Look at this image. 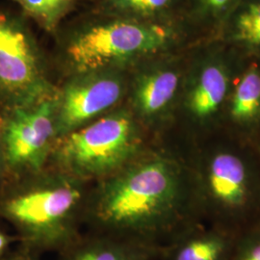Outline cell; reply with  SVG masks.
Returning <instances> with one entry per match:
<instances>
[{"label": "cell", "mask_w": 260, "mask_h": 260, "mask_svg": "<svg viewBox=\"0 0 260 260\" xmlns=\"http://www.w3.org/2000/svg\"><path fill=\"white\" fill-rule=\"evenodd\" d=\"M179 40L168 20L105 18L85 24L67 38L61 52L64 77L102 71H130L140 63L167 54Z\"/></svg>", "instance_id": "obj_4"}, {"label": "cell", "mask_w": 260, "mask_h": 260, "mask_svg": "<svg viewBox=\"0 0 260 260\" xmlns=\"http://www.w3.org/2000/svg\"><path fill=\"white\" fill-rule=\"evenodd\" d=\"M223 23L230 46L260 58V0H239Z\"/></svg>", "instance_id": "obj_14"}, {"label": "cell", "mask_w": 260, "mask_h": 260, "mask_svg": "<svg viewBox=\"0 0 260 260\" xmlns=\"http://www.w3.org/2000/svg\"><path fill=\"white\" fill-rule=\"evenodd\" d=\"M57 140L55 96L0 112V141L7 179L45 170Z\"/></svg>", "instance_id": "obj_9"}, {"label": "cell", "mask_w": 260, "mask_h": 260, "mask_svg": "<svg viewBox=\"0 0 260 260\" xmlns=\"http://www.w3.org/2000/svg\"><path fill=\"white\" fill-rule=\"evenodd\" d=\"M91 183L53 168L7 179L0 189V219L18 245L37 254L61 252L81 235Z\"/></svg>", "instance_id": "obj_2"}, {"label": "cell", "mask_w": 260, "mask_h": 260, "mask_svg": "<svg viewBox=\"0 0 260 260\" xmlns=\"http://www.w3.org/2000/svg\"><path fill=\"white\" fill-rule=\"evenodd\" d=\"M129 71L102 70L68 75L55 95L58 139L125 103Z\"/></svg>", "instance_id": "obj_10"}, {"label": "cell", "mask_w": 260, "mask_h": 260, "mask_svg": "<svg viewBox=\"0 0 260 260\" xmlns=\"http://www.w3.org/2000/svg\"><path fill=\"white\" fill-rule=\"evenodd\" d=\"M239 0H191L196 17L205 22H223Z\"/></svg>", "instance_id": "obj_17"}, {"label": "cell", "mask_w": 260, "mask_h": 260, "mask_svg": "<svg viewBox=\"0 0 260 260\" xmlns=\"http://www.w3.org/2000/svg\"><path fill=\"white\" fill-rule=\"evenodd\" d=\"M176 0H102L100 13L105 18L166 20L164 16Z\"/></svg>", "instance_id": "obj_15"}, {"label": "cell", "mask_w": 260, "mask_h": 260, "mask_svg": "<svg viewBox=\"0 0 260 260\" xmlns=\"http://www.w3.org/2000/svg\"><path fill=\"white\" fill-rule=\"evenodd\" d=\"M205 220L189 147L167 135L91 184L83 224L157 247Z\"/></svg>", "instance_id": "obj_1"}, {"label": "cell", "mask_w": 260, "mask_h": 260, "mask_svg": "<svg viewBox=\"0 0 260 260\" xmlns=\"http://www.w3.org/2000/svg\"><path fill=\"white\" fill-rule=\"evenodd\" d=\"M4 260H40V254L18 245V247L15 250H12Z\"/></svg>", "instance_id": "obj_20"}, {"label": "cell", "mask_w": 260, "mask_h": 260, "mask_svg": "<svg viewBox=\"0 0 260 260\" xmlns=\"http://www.w3.org/2000/svg\"><path fill=\"white\" fill-rule=\"evenodd\" d=\"M254 147H255V149L257 150V152H258V155H259L260 157V137L258 139L256 140L255 142H254Z\"/></svg>", "instance_id": "obj_22"}, {"label": "cell", "mask_w": 260, "mask_h": 260, "mask_svg": "<svg viewBox=\"0 0 260 260\" xmlns=\"http://www.w3.org/2000/svg\"><path fill=\"white\" fill-rule=\"evenodd\" d=\"M24 15L48 33H53L75 9L77 0H12Z\"/></svg>", "instance_id": "obj_16"}, {"label": "cell", "mask_w": 260, "mask_h": 260, "mask_svg": "<svg viewBox=\"0 0 260 260\" xmlns=\"http://www.w3.org/2000/svg\"><path fill=\"white\" fill-rule=\"evenodd\" d=\"M153 140L123 103L57 140L47 167L92 184L127 165Z\"/></svg>", "instance_id": "obj_5"}, {"label": "cell", "mask_w": 260, "mask_h": 260, "mask_svg": "<svg viewBox=\"0 0 260 260\" xmlns=\"http://www.w3.org/2000/svg\"><path fill=\"white\" fill-rule=\"evenodd\" d=\"M18 243V238L15 233L0 226V260H4L13 250V245Z\"/></svg>", "instance_id": "obj_19"}, {"label": "cell", "mask_w": 260, "mask_h": 260, "mask_svg": "<svg viewBox=\"0 0 260 260\" xmlns=\"http://www.w3.org/2000/svg\"><path fill=\"white\" fill-rule=\"evenodd\" d=\"M243 61L209 49L186 66L174 127L168 135L191 146L222 129L223 114Z\"/></svg>", "instance_id": "obj_6"}, {"label": "cell", "mask_w": 260, "mask_h": 260, "mask_svg": "<svg viewBox=\"0 0 260 260\" xmlns=\"http://www.w3.org/2000/svg\"><path fill=\"white\" fill-rule=\"evenodd\" d=\"M162 248L111 234L88 232L58 253V260H159Z\"/></svg>", "instance_id": "obj_13"}, {"label": "cell", "mask_w": 260, "mask_h": 260, "mask_svg": "<svg viewBox=\"0 0 260 260\" xmlns=\"http://www.w3.org/2000/svg\"><path fill=\"white\" fill-rule=\"evenodd\" d=\"M6 181H7V173H6L2 147H1V141H0V189L5 184Z\"/></svg>", "instance_id": "obj_21"}, {"label": "cell", "mask_w": 260, "mask_h": 260, "mask_svg": "<svg viewBox=\"0 0 260 260\" xmlns=\"http://www.w3.org/2000/svg\"><path fill=\"white\" fill-rule=\"evenodd\" d=\"M205 221L240 233L260 223V157L224 130L188 146Z\"/></svg>", "instance_id": "obj_3"}, {"label": "cell", "mask_w": 260, "mask_h": 260, "mask_svg": "<svg viewBox=\"0 0 260 260\" xmlns=\"http://www.w3.org/2000/svg\"><path fill=\"white\" fill-rule=\"evenodd\" d=\"M186 66L180 57L163 54L129 71L124 103L153 139L165 137L174 127Z\"/></svg>", "instance_id": "obj_8"}, {"label": "cell", "mask_w": 260, "mask_h": 260, "mask_svg": "<svg viewBox=\"0 0 260 260\" xmlns=\"http://www.w3.org/2000/svg\"><path fill=\"white\" fill-rule=\"evenodd\" d=\"M57 89L26 21L0 8V112L53 98Z\"/></svg>", "instance_id": "obj_7"}, {"label": "cell", "mask_w": 260, "mask_h": 260, "mask_svg": "<svg viewBox=\"0 0 260 260\" xmlns=\"http://www.w3.org/2000/svg\"><path fill=\"white\" fill-rule=\"evenodd\" d=\"M222 129L254 144L260 137V59L243 62L223 114Z\"/></svg>", "instance_id": "obj_11"}, {"label": "cell", "mask_w": 260, "mask_h": 260, "mask_svg": "<svg viewBox=\"0 0 260 260\" xmlns=\"http://www.w3.org/2000/svg\"><path fill=\"white\" fill-rule=\"evenodd\" d=\"M231 260H260V223L238 235Z\"/></svg>", "instance_id": "obj_18"}, {"label": "cell", "mask_w": 260, "mask_h": 260, "mask_svg": "<svg viewBox=\"0 0 260 260\" xmlns=\"http://www.w3.org/2000/svg\"><path fill=\"white\" fill-rule=\"evenodd\" d=\"M238 235L203 220L162 247L159 260H231Z\"/></svg>", "instance_id": "obj_12"}]
</instances>
